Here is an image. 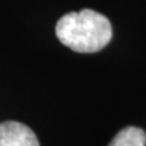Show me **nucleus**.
<instances>
[{"mask_svg":"<svg viewBox=\"0 0 146 146\" xmlns=\"http://www.w3.org/2000/svg\"><path fill=\"white\" fill-rule=\"evenodd\" d=\"M146 134L143 129L136 127H127L122 129L108 146H145Z\"/></svg>","mask_w":146,"mask_h":146,"instance_id":"nucleus-3","label":"nucleus"},{"mask_svg":"<svg viewBox=\"0 0 146 146\" xmlns=\"http://www.w3.org/2000/svg\"><path fill=\"white\" fill-rule=\"evenodd\" d=\"M56 36L73 51L91 54L100 51L112 38L110 21L94 10H82L62 16L56 23Z\"/></svg>","mask_w":146,"mask_h":146,"instance_id":"nucleus-1","label":"nucleus"},{"mask_svg":"<svg viewBox=\"0 0 146 146\" xmlns=\"http://www.w3.org/2000/svg\"><path fill=\"white\" fill-rule=\"evenodd\" d=\"M0 146H40L34 131L23 123H0Z\"/></svg>","mask_w":146,"mask_h":146,"instance_id":"nucleus-2","label":"nucleus"}]
</instances>
